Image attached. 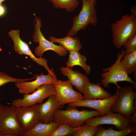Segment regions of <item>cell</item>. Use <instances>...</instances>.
I'll list each match as a JSON object with an SVG mask.
<instances>
[{
    "label": "cell",
    "mask_w": 136,
    "mask_h": 136,
    "mask_svg": "<svg viewBox=\"0 0 136 136\" xmlns=\"http://www.w3.org/2000/svg\"><path fill=\"white\" fill-rule=\"evenodd\" d=\"M111 26L113 43L119 49L127 39L136 35V16L126 14Z\"/></svg>",
    "instance_id": "6da1fadb"
},
{
    "label": "cell",
    "mask_w": 136,
    "mask_h": 136,
    "mask_svg": "<svg viewBox=\"0 0 136 136\" xmlns=\"http://www.w3.org/2000/svg\"><path fill=\"white\" fill-rule=\"evenodd\" d=\"M99 116L96 110L79 111L76 107H67L65 110L57 109L53 116L52 121L59 124L67 123L73 127L81 126L90 117Z\"/></svg>",
    "instance_id": "7a4b0ae2"
},
{
    "label": "cell",
    "mask_w": 136,
    "mask_h": 136,
    "mask_svg": "<svg viewBox=\"0 0 136 136\" xmlns=\"http://www.w3.org/2000/svg\"><path fill=\"white\" fill-rule=\"evenodd\" d=\"M82 6L79 14L73 18L72 27L67 36L73 37L81 30L85 29L90 24L95 27L97 22V15L95 5L96 0H82Z\"/></svg>",
    "instance_id": "3957f363"
},
{
    "label": "cell",
    "mask_w": 136,
    "mask_h": 136,
    "mask_svg": "<svg viewBox=\"0 0 136 136\" xmlns=\"http://www.w3.org/2000/svg\"><path fill=\"white\" fill-rule=\"evenodd\" d=\"M125 53L123 48L117 54V58L116 61L112 66L103 69V72L101 75L103 79L101 80V82L104 87H110L109 84L112 83L116 85L117 88L120 86L117 83L118 82L125 81L129 82L132 84L133 88H136V82L129 76L120 63V60Z\"/></svg>",
    "instance_id": "277c9868"
},
{
    "label": "cell",
    "mask_w": 136,
    "mask_h": 136,
    "mask_svg": "<svg viewBox=\"0 0 136 136\" xmlns=\"http://www.w3.org/2000/svg\"><path fill=\"white\" fill-rule=\"evenodd\" d=\"M24 133L17 119L16 107L0 104V136H23Z\"/></svg>",
    "instance_id": "5b68a950"
},
{
    "label": "cell",
    "mask_w": 136,
    "mask_h": 136,
    "mask_svg": "<svg viewBox=\"0 0 136 136\" xmlns=\"http://www.w3.org/2000/svg\"><path fill=\"white\" fill-rule=\"evenodd\" d=\"M133 89L131 86H120L117 88L116 93L118 98L112 106L111 111L121 113L128 119L131 115L136 111L133 105L136 93Z\"/></svg>",
    "instance_id": "8992f818"
},
{
    "label": "cell",
    "mask_w": 136,
    "mask_h": 136,
    "mask_svg": "<svg viewBox=\"0 0 136 136\" xmlns=\"http://www.w3.org/2000/svg\"><path fill=\"white\" fill-rule=\"evenodd\" d=\"M36 23L35 24L34 32L32 36L33 41L38 43V46L34 50L35 55L42 57L44 53L49 50H52L59 56H64L68 53V51L62 46L55 44L54 43L46 39L41 30L42 26L41 19L40 17H36Z\"/></svg>",
    "instance_id": "52a82bcc"
},
{
    "label": "cell",
    "mask_w": 136,
    "mask_h": 136,
    "mask_svg": "<svg viewBox=\"0 0 136 136\" xmlns=\"http://www.w3.org/2000/svg\"><path fill=\"white\" fill-rule=\"evenodd\" d=\"M56 93L53 83L45 84L41 86L31 94H23V98L15 99L8 104L15 107L31 106L37 103H42L45 99Z\"/></svg>",
    "instance_id": "ba28073f"
},
{
    "label": "cell",
    "mask_w": 136,
    "mask_h": 136,
    "mask_svg": "<svg viewBox=\"0 0 136 136\" xmlns=\"http://www.w3.org/2000/svg\"><path fill=\"white\" fill-rule=\"evenodd\" d=\"M39 104L30 106L16 107V114L18 124L25 133L41 122L39 111Z\"/></svg>",
    "instance_id": "9c48e42d"
},
{
    "label": "cell",
    "mask_w": 136,
    "mask_h": 136,
    "mask_svg": "<svg viewBox=\"0 0 136 136\" xmlns=\"http://www.w3.org/2000/svg\"><path fill=\"white\" fill-rule=\"evenodd\" d=\"M19 29L12 30L8 32L9 36L12 39L14 43L13 48L14 51L19 54L27 55L32 61L39 65L44 67L54 78L56 77L54 72L51 70L47 64V60L42 57L37 58L33 53L27 44L22 41L20 36Z\"/></svg>",
    "instance_id": "30bf717a"
},
{
    "label": "cell",
    "mask_w": 136,
    "mask_h": 136,
    "mask_svg": "<svg viewBox=\"0 0 136 136\" xmlns=\"http://www.w3.org/2000/svg\"><path fill=\"white\" fill-rule=\"evenodd\" d=\"M85 124L97 125L104 124L114 125L118 130L124 129L129 126L130 123L128 119L119 113L109 112L106 115L89 118L85 120Z\"/></svg>",
    "instance_id": "8fae6325"
},
{
    "label": "cell",
    "mask_w": 136,
    "mask_h": 136,
    "mask_svg": "<svg viewBox=\"0 0 136 136\" xmlns=\"http://www.w3.org/2000/svg\"><path fill=\"white\" fill-rule=\"evenodd\" d=\"M116 92L109 98L102 99L81 100L68 104L69 107H85L97 111L99 116H104L111 111V108L118 98Z\"/></svg>",
    "instance_id": "7c38bea8"
},
{
    "label": "cell",
    "mask_w": 136,
    "mask_h": 136,
    "mask_svg": "<svg viewBox=\"0 0 136 136\" xmlns=\"http://www.w3.org/2000/svg\"><path fill=\"white\" fill-rule=\"evenodd\" d=\"M55 94L62 106L82 99L81 93L74 90L68 80H55L53 83Z\"/></svg>",
    "instance_id": "4fadbf2b"
},
{
    "label": "cell",
    "mask_w": 136,
    "mask_h": 136,
    "mask_svg": "<svg viewBox=\"0 0 136 136\" xmlns=\"http://www.w3.org/2000/svg\"><path fill=\"white\" fill-rule=\"evenodd\" d=\"M35 76V80H34L15 83V85L18 89L19 93L27 94L33 92L42 85L46 84L53 83L57 79L49 73L45 75L42 73L40 75H36Z\"/></svg>",
    "instance_id": "5bb4252c"
},
{
    "label": "cell",
    "mask_w": 136,
    "mask_h": 136,
    "mask_svg": "<svg viewBox=\"0 0 136 136\" xmlns=\"http://www.w3.org/2000/svg\"><path fill=\"white\" fill-rule=\"evenodd\" d=\"M55 94L48 97L45 103L39 104V111L41 122L49 123L52 121L54 114L58 109L63 108Z\"/></svg>",
    "instance_id": "9a60e30c"
},
{
    "label": "cell",
    "mask_w": 136,
    "mask_h": 136,
    "mask_svg": "<svg viewBox=\"0 0 136 136\" xmlns=\"http://www.w3.org/2000/svg\"><path fill=\"white\" fill-rule=\"evenodd\" d=\"M60 70L62 74L67 77L72 85L83 94L86 86L90 82L87 76L79 71H74L72 68L67 66L62 67Z\"/></svg>",
    "instance_id": "2e32d148"
},
{
    "label": "cell",
    "mask_w": 136,
    "mask_h": 136,
    "mask_svg": "<svg viewBox=\"0 0 136 136\" xmlns=\"http://www.w3.org/2000/svg\"><path fill=\"white\" fill-rule=\"evenodd\" d=\"M82 95V100L102 99L111 97L110 92L104 89L99 82H89L86 86Z\"/></svg>",
    "instance_id": "e0dca14e"
},
{
    "label": "cell",
    "mask_w": 136,
    "mask_h": 136,
    "mask_svg": "<svg viewBox=\"0 0 136 136\" xmlns=\"http://www.w3.org/2000/svg\"><path fill=\"white\" fill-rule=\"evenodd\" d=\"M53 121L49 123L41 122L37 123L31 129L24 133V136H49L51 133L59 125Z\"/></svg>",
    "instance_id": "ac0fdd59"
},
{
    "label": "cell",
    "mask_w": 136,
    "mask_h": 136,
    "mask_svg": "<svg viewBox=\"0 0 136 136\" xmlns=\"http://www.w3.org/2000/svg\"><path fill=\"white\" fill-rule=\"evenodd\" d=\"M69 52V58L65 64L66 66L72 68L76 65L79 66L87 74H89L91 68L90 65L86 63L87 58L85 56L81 54L77 50H71Z\"/></svg>",
    "instance_id": "d6986e66"
},
{
    "label": "cell",
    "mask_w": 136,
    "mask_h": 136,
    "mask_svg": "<svg viewBox=\"0 0 136 136\" xmlns=\"http://www.w3.org/2000/svg\"><path fill=\"white\" fill-rule=\"evenodd\" d=\"M49 41L53 43H57L62 46L69 51L73 50L80 51L82 47L80 39L77 37L67 36L61 38H57L54 37L49 38Z\"/></svg>",
    "instance_id": "ffe728a7"
},
{
    "label": "cell",
    "mask_w": 136,
    "mask_h": 136,
    "mask_svg": "<svg viewBox=\"0 0 136 136\" xmlns=\"http://www.w3.org/2000/svg\"><path fill=\"white\" fill-rule=\"evenodd\" d=\"M111 127L107 129L100 125L95 136H126L131 133H136V125H130L125 129L115 130Z\"/></svg>",
    "instance_id": "44dd1931"
},
{
    "label": "cell",
    "mask_w": 136,
    "mask_h": 136,
    "mask_svg": "<svg viewBox=\"0 0 136 136\" xmlns=\"http://www.w3.org/2000/svg\"><path fill=\"white\" fill-rule=\"evenodd\" d=\"M121 63L128 75L133 73V77L136 80V50L125 53Z\"/></svg>",
    "instance_id": "7402d4cb"
},
{
    "label": "cell",
    "mask_w": 136,
    "mask_h": 136,
    "mask_svg": "<svg viewBox=\"0 0 136 136\" xmlns=\"http://www.w3.org/2000/svg\"><path fill=\"white\" fill-rule=\"evenodd\" d=\"M51 2L55 8L65 9L69 12L74 11L79 5L78 0H53Z\"/></svg>",
    "instance_id": "603a6c76"
},
{
    "label": "cell",
    "mask_w": 136,
    "mask_h": 136,
    "mask_svg": "<svg viewBox=\"0 0 136 136\" xmlns=\"http://www.w3.org/2000/svg\"><path fill=\"white\" fill-rule=\"evenodd\" d=\"M99 125H89L85 124L83 125L75 128L72 135L74 136H95Z\"/></svg>",
    "instance_id": "cb8c5ba5"
},
{
    "label": "cell",
    "mask_w": 136,
    "mask_h": 136,
    "mask_svg": "<svg viewBox=\"0 0 136 136\" xmlns=\"http://www.w3.org/2000/svg\"><path fill=\"white\" fill-rule=\"evenodd\" d=\"M75 128L69 124L63 123L59 126L50 134L49 136H64L72 135L74 132Z\"/></svg>",
    "instance_id": "d4e9b609"
},
{
    "label": "cell",
    "mask_w": 136,
    "mask_h": 136,
    "mask_svg": "<svg viewBox=\"0 0 136 136\" xmlns=\"http://www.w3.org/2000/svg\"><path fill=\"white\" fill-rule=\"evenodd\" d=\"M35 79V76L30 78L21 79L15 78L7 74L0 71V87L10 82L15 83L28 81Z\"/></svg>",
    "instance_id": "484cf974"
},
{
    "label": "cell",
    "mask_w": 136,
    "mask_h": 136,
    "mask_svg": "<svg viewBox=\"0 0 136 136\" xmlns=\"http://www.w3.org/2000/svg\"><path fill=\"white\" fill-rule=\"evenodd\" d=\"M125 53L136 50V35L127 39L123 44Z\"/></svg>",
    "instance_id": "4316f807"
},
{
    "label": "cell",
    "mask_w": 136,
    "mask_h": 136,
    "mask_svg": "<svg viewBox=\"0 0 136 136\" xmlns=\"http://www.w3.org/2000/svg\"><path fill=\"white\" fill-rule=\"evenodd\" d=\"M128 119L130 125H136V111L131 115Z\"/></svg>",
    "instance_id": "83f0119b"
},
{
    "label": "cell",
    "mask_w": 136,
    "mask_h": 136,
    "mask_svg": "<svg viewBox=\"0 0 136 136\" xmlns=\"http://www.w3.org/2000/svg\"><path fill=\"white\" fill-rule=\"evenodd\" d=\"M6 12V9L5 7L2 5V4H0V17L3 16Z\"/></svg>",
    "instance_id": "f1b7e54d"
},
{
    "label": "cell",
    "mask_w": 136,
    "mask_h": 136,
    "mask_svg": "<svg viewBox=\"0 0 136 136\" xmlns=\"http://www.w3.org/2000/svg\"><path fill=\"white\" fill-rule=\"evenodd\" d=\"M130 11L131 14L136 16V6L133 5L130 7Z\"/></svg>",
    "instance_id": "f546056e"
},
{
    "label": "cell",
    "mask_w": 136,
    "mask_h": 136,
    "mask_svg": "<svg viewBox=\"0 0 136 136\" xmlns=\"http://www.w3.org/2000/svg\"><path fill=\"white\" fill-rule=\"evenodd\" d=\"M6 0H0V4H2V3Z\"/></svg>",
    "instance_id": "4dcf8cb0"
},
{
    "label": "cell",
    "mask_w": 136,
    "mask_h": 136,
    "mask_svg": "<svg viewBox=\"0 0 136 136\" xmlns=\"http://www.w3.org/2000/svg\"><path fill=\"white\" fill-rule=\"evenodd\" d=\"M48 0L49 1H50L51 2V1H52L53 0Z\"/></svg>",
    "instance_id": "1f68e13d"
}]
</instances>
